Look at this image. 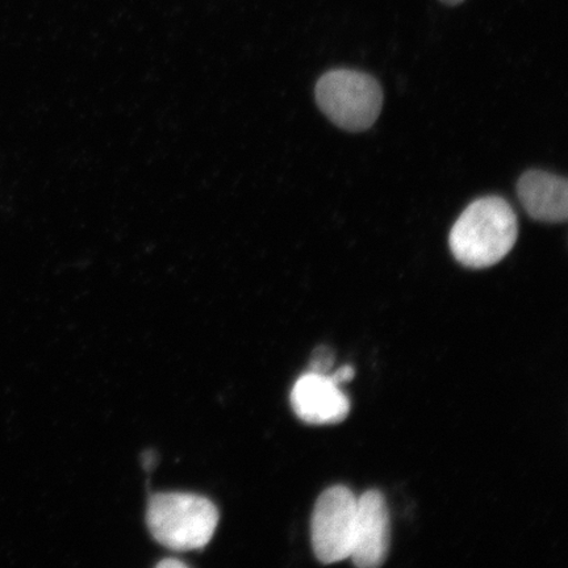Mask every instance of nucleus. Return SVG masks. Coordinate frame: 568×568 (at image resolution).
<instances>
[{
	"instance_id": "f03ea898",
	"label": "nucleus",
	"mask_w": 568,
	"mask_h": 568,
	"mask_svg": "<svg viewBox=\"0 0 568 568\" xmlns=\"http://www.w3.org/2000/svg\"><path fill=\"white\" fill-rule=\"evenodd\" d=\"M149 531L160 545L178 551L199 550L215 535L219 510L207 497L194 494H159L149 500Z\"/></svg>"
},
{
	"instance_id": "1a4fd4ad",
	"label": "nucleus",
	"mask_w": 568,
	"mask_h": 568,
	"mask_svg": "<svg viewBox=\"0 0 568 568\" xmlns=\"http://www.w3.org/2000/svg\"><path fill=\"white\" fill-rule=\"evenodd\" d=\"M355 372L353 366L345 365L337 368L336 372L329 374V378L341 386L344 383L351 382L354 378Z\"/></svg>"
},
{
	"instance_id": "423d86ee",
	"label": "nucleus",
	"mask_w": 568,
	"mask_h": 568,
	"mask_svg": "<svg viewBox=\"0 0 568 568\" xmlns=\"http://www.w3.org/2000/svg\"><path fill=\"white\" fill-rule=\"evenodd\" d=\"M290 400L295 415L305 424H339L351 414L349 397L329 375L303 374L291 390Z\"/></svg>"
},
{
	"instance_id": "6e6552de",
	"label": "nucleus",
	"mask_w": 568,
	"mask_h": 568,
	"mask_svg": "<svg viewBox=\"0 0 568 568\" xmlns=\"http://www.w3.org/2000/svg\"><path fill=\"white\" fill-rule=\"evenodd\" d=\"M333 365H335V353L329 347L320 346L314 352L310 362L311 373L329 375L332 373Z\"/></svg>"
},
{
	"instance_id": "0eeeda50",
	"label": "nucleus",
	"mask_w": 568,
	"mask_h": 568,
	"mask_svg": "<svg viewBox=\"0 0 568 568\" xmlns=\"http://www.w3.org/2000/svg\"><path fill=\"white\" fill-rule=\"evenodd\" d=\"M525 211L538 222L564 223L568 215V184L565 178L530 170L517 183Z\"/></svg>"
},
{
	"instance_id": "7ed1b4c3",
	"label": "nucleus",
	"mask_w": 568,
	"mask_h": 568,
	"mask_svg": "<svg viewBox=\"0 0 568 568\" xmlns=\"http://www.w3.org/2000/svg\"><path fill=\"white\" fill-rule=\"evenodd\" d=\"M316 101L333 123L345 131L362 132L378 119L383 92L372 75L339 69L320 78Z\"/></svg>"
},
{
	"instance_id": "f8f14e48",
	"label": "nucleus",
	"mask_w": 568,
	"mask_h": 568,
	"mask_svg": "<svg viewBox=\"0 0 568 568\" xmlns=\"http://www.w3.org/2000/svg\"><path fill=\"white\" fill-rule=\"evenodd\" d=\"M443 2L449 6H457L462 2H465V0H443Z\"/></svg>"
},
{
	"instance_id": "9b49d317",
	"label": "nucleus",
	"mask_w": 568,
	"mask_h": 568,
	"mask_svg": "<svg viewBox=\"0 0 568 568\" xmlns=\"http://www.w3.org/2000/svg\"><path fill=\"white\" fill-rule=\"evenodd\" d=\"M158 567L172 568V567H186V565H184L183 562H181V560H178V559H165V560H162V562H160L158 565Z\"/></svg>"
},
{
	"instance_id": "f257e3e1",
	"label": "nucleus",
	"mask_w": 568,
	"mask_h": 568,
	"mask_svg": "<svg viewBox=\"0 0 568 568\" xmlns=\"http://www.w3.org/2000/svg\"><path fill=\"white\" fill-rule=\"evenodd\" d=\"M518 234L517 216L501 197L478 199L462 213L450 232L449 244L459 264L491 267L513 251Z\"/></svg>"
},
{
	"instance_id": "20e7f679",
	"label": "nucleus",
	"mask_w": 568,
	"mask_h": 568,
	"mask_svg": "<svg viewBox=\"0 0 568 568\" xmlns=\"http://www.w3.org/2000/svg\"><path fill=\"white\" fill-rule=\"evenodd\" d=\"M357 503L358 497L344 486L320 495L311 518L312 548L320 562L333 565L351 558Z\"/></svg>"
},
{
	"instance_id": "9d476101",
	"label": "nucleus",
	"mask_w": 568,
	"mask_h": 568,
	"mask_svg": "<svg viewBox=\"0 0 568 568\" xmlns=\"http://www.w3.org/2000/svg\"><path fill=\"white\" fill-rule=\"evenodd\" d=\"M155 464V457L153 452H146L144 454V458H142V465L146 468V470H151V468Z\"/></svg>"
},
{
	"instance_id": "39448f33",
	"label": "nucleus",
	"mask_w": 568,
	"mask_h": 568,
	"mask_svg": "<svg viewBox=\"0 0 568 568\" xmlns=\"http://www.w3.org/2000/svg\"><path fill=\"white\" fill-rule=\"evenodd\" d=\"M390 544L387 501L376 489L358 497L357 521L351 554L354 566L381 567L386 562Z\"/></svg>"
}]
</instances>
